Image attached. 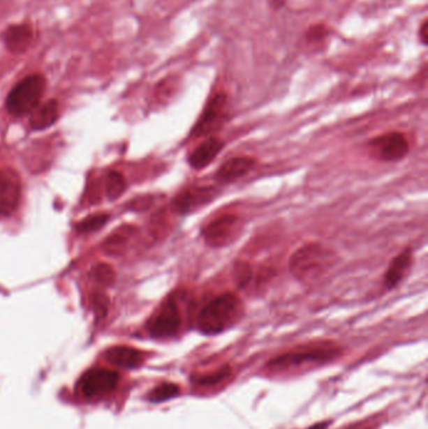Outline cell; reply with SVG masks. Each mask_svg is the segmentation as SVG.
Here are the masks:
<instances>
[{"instance_id": "3", "label": "cell", "mask_w": 428, "mask_h": 429, "mask_svg": "<svg viewBox=\"0 0 428 429\" xmlns=\"http://www.w3.org/2000/svg\"><path fill=\"white\" fill-rule=\"evenodd\" d=\"M43 75H33L19 82L6 97V110L15 117H23L33 112L43 97L45 91Z\"/></svg>"}, {"instance_id": "13", "label": "cell", "mask_w": 428, "mask_h": 429, "mask_svg": "<svg viewBox=\"0 0 428 429\" xmlns=\"http://www.w3.org/2000/svg\"><path fill=\"white\" fill-rule=\"evenodd\" d=\"M225 142L221 138L215 136H209L205 141L200 143L193 149V152L189 156V165L193 170L201 171L204 168L210 166L212 162L216 160L217 156L221 153Z\"/></svg>"}, {"instance_id": "6", "label": "cell", "mask_w": 428, "mask_h": 429, "mask_svg": "<svg viewBox=\"0 0 428 429\" xmlns=\"http://www.w3.org/2000/svg\"><path fill=\"white\" fill-rule=\"evenodd\" d=\"M219 193H220V190L217 186L195 185V186L186 187L175 196L171 202V210L179 216L191 215L193 212L199 211L205 206L212 204V201L219 196Z\"/></svg>"}, {"instance_id": "16", "label": "cell", "mask_w": 428, "mask_h": 429, "mask_svg": "<svg viewBox=\"0 0 428 429\" xmlns=\"http://www.w3.org/2000/svg\"><path fill=\"white\" fill-rule=\"evenodd\" d=\"M106 358L112 364L128 369L140 367L143 361L142 353L130 347H113L108 349Z\"/></svg>"}, {"instance_id": "2", "label": "cell", "mask_w": 428, "mask_h": 429, "mask_svg": "<svg viewBox=\"0 0 428 429\" xmlns=\"http://www.w3.org/2000/svg\"><path fill=\"white\" fill-rule=\"evenodd\" d=\"M337 262V254L320 243H305L289 260L290 274L302 283H311L327 274Z\"/></svg>"}, {"instance_id": "19", "label": "cell", "mask_w": 428, "mask_h": 429, "mask_svg": "<svg viewBox=\"0 0 428 429\" xmlns=\"http://www.w3.org/2000/svg\"><path fill=\"white\" fill-rule=\"evenodd\" d=\"M179 393H180L179 386H176L174 383H165V384L157 386L152 392L149 393L147 398L152 403H161V402H165V400H168V399L179 396Z\"/></svg>"}, {"instance_id": "1", "label": "cell", "mask_w": 428, "mask_h": 429, "mask_svg": "<svg viewBox=\"0 0 428 429\" xmlns=\"http://www.w3.org/2000/svg\"><path fill=\"white\" fill-rule=\"evenodd\" d=\"M244 315L242 299L234 292H223L209 300L196 315V328L204 336L223 333Z\"/></svg>"}, {"instance_id": "18", "label": "cell", "mask_w": 428, "mask_h": 429, "mask_svg": "<svg viewBox=\"0 0 428 429\" xmlns=\"http://www.w3.org/2000/svg\"><path fill=\"white\" fill-rule=\"evenodd\" d=\"M126 188V181L122 174L117 171L108 172L105 180V190L107 197L110 200H117Z\"/></svg>"}, {"instance_id": "12", "label": "cell", "mask_w": 428, "mask_h": 429, "mask_svg": "<svg viewBox=\"0 0 428 429\" xmlns=\"http://www.w3.org/2000/svg\"><path fill=\"white\" fill-rule=\"evenodd\" d=\"M256 166V160L249 156H237L223 162L215 174L219 183L230 185L246 177Z\"/></svg>"}, {"instance_id": "11", "label": "cell", "mask_w": 428, "mask_h": 429, "mask_svg": "<svg viewBox=\"0 0 428 429\" xmlns=\"http://www.w3.org/2000/svg\"><path fill=\"white\" fill-rule=\"evenodd\" d=\"M338 353H339L338 349L329 348V347L309 348L304 352H293V353H288V354L280 355L269 363V367H297V366L309 363V361H330V359L337 356Z\"/></svg>"}, {"instance_id": "9", "label": "cell", "mask_w": 428, "mask_h": 429, "mask_svg": "<svg viewBox=\"0 0 428 429\" xmlns=\"http://www.w3.org/2000/svg\"><path fill=\"white\" fill-rule=\"evenodd\" d=\"M20 193L19 174L12 168H0V218H8L17 210Z\"/></svg>"}, {"instance_id": "17", "label": "cell", "mask_w": 428, "mask_h": 429, "mask_svg": "<svg viewBox=\"0 0 428 429\" xmlns=\"http://www.w3.org/2000/svg\"><path fill=\"white\" fill-rule=\"evenodd\" d=\"M31 119V127L33 130H45L53 125L58 119V103L57 100H50L38 106L33 111Z\"/></svg>"}, {"instance_id": "22", "label": "cell", "mask_w": 428, "mask_h": 429, "mask_svg": "<svg viewBox=\"0 0 428 429\" xmlns=\"http://www.w3.org/2000/svg\"><path fill=\"white\" fill-rule=\"evenodd\" d=\"M94 278L102 285H111L115 280V274L107 264H97L94 269Z\"/></svg>"}, {"instance_id": "20", "label": "cell", "mask_w": 428, "mask_h": 429, "mask_svg": "<svg viewBox=\"0 0 428 429\" xmlns=\"http://www.w3.org/2000/svg\"><path fill=\"white\" fill-rule=\"evenodd\" d=\"M230 373H231V370H230L229 366H225V367L220 368L215 373L200 375L195 382L200 386H214V384H217V383L223 382V379H226Z\"/></svg>"}, {"instance_id": "10", "label": "cell", "mask_w": 428, "mask_h": 429, "mask_svg": "<svg viewBox=\"0 0 428 429\" xmlns=\"http://www.w3.org/2000/svg\"><path fill=\"white\" fill-rule=\"evenodd\" d=\"M119 375L108 369H91L83 374L80 382L81 392L87 397H97L113 391L117 386Z\"/></svg>"}, {"instance_id": "8", "label": "cell", "mask_w": 428, "mask_h": 429, "mask_svg": "<svg viewBox=\"0 0 428 429\" xmlns=\"http://www.w3.org/2000/svg\"><path fill=\"white\" fill-rule=\"evenodd\" d=\"M369 147L374 155L383 162L402 161L410 152L408 138L402 132H390L382 136L373 138Z\"/></svg>"}, {"instance_id": "25", "label": "cell", "mask_w": 428, "mask_h": 429, "mask_svg": "<svg viewBox=\"0 0 428 429\" xmlns=\"http://www.w3.org/2000/svg\"><path fill=\"white\" fill-rule=\"evenodd\" d=\"M420 37H421V42H422L423 44L428 43V20H425L422 25H421Z\"/></svg>"}, {"instance_id": "23", "label": "cell", "mask_w": 428, "mask_h": 429, "mask_svg": "<svg viewBox=\"0 0 428 429\" xmlns=\"http://www.w3.org/2000/svg\"><path fill=\"white\" fill-rule=\"evenodd\" d=\"M107 220H108V216L106 215H98V216L86 218L84 221L78 224V230L83 231V232L98 230L106 224Z\"/></svg>"}, {"instance_id": "14", "label": "cell", "mask_w": 428, "mask_h": 429, "mask_svg": "<svg viewBox=\"0 0 428 429\" xmlns=\"http://www.w3.org/2000/svg\"><path fill=\"white\" fill-rule=\"evenodd\" d=\"M412 265H413V250L412 248H406L392 260L390 266L385 270L383 276V285L385 289L392 290L397 287L410 273Z\"/></svg>"}, {"instance_id": "24", "label": "cell", "mask_w": 428, "mask_h": 429, "mask_svg": "<svg viewBox=\"0 0 428 429\" xmlns=\"http://www.w3.org/2000/svg\"><path fill=\"white\" fill-rule=\"evenodd\" d=\"M94 308L98 317H105L108 310V299L103 294H97L94 298Z\"/></svg>"}, {"instance_id": "21", "label": "cell", "mask_w": 428, "mask_h": 429, "mask_svg": "<svg viewBox=\"0 0 428 429\" xmlns=\"http://www.w3.org/2000/svg\"><path fill=\"white\" fill-rule=\"evenodd\" d=\"M234 279L239 287H246L253 279V270L246 262H237L234 266Z\"/></svg>"}, {"instance_id": "5", "label": "cell", "mask_w": 428, "mask_h": 429, "mask_svg": "<svg viewBox=\"0 0 428 429\" xmlns=\"http://www.w3.org/2000/svg\"><path fill=\"white\" fill-rule=\"evenodd\" d=\"M245 227L244 218L236 213H223L201 229V237L212 249H223L242 236Z\"/></svg>"}, {"instance_id": "7", "label": "cell", "mask_w": 428, "mask_h": 429, "mask_svg": "<svg viewBox=\"0 0 428 429\" xmlns=\"http://www.w3.org/2000/svg\"><path fill=\"white\" fill-rule=\"evenodd\" d=\"M228 114H229L228 97L226 94L217 93L209 100L205 110L202 111L198 122L193 126L191 137L207 136L212 132L217 131L219 128L223 127L228 119Z\"/></svg>"}, {"instance_id": "15", "label": "cell", "mask_w": 428, "mask_h": 429, "mask_svg": "<svg viewBox=\"0 0 428 429\" xmlns=\"http://www.w3.org/2000/svg\"><path fill=\"white\" fill-rule=\"evenodd\" d=\"M33 28L28 24L12 25L4 33V43L12 53H23L31 47Z\"/></svg>"}, {"instance_id": "4", "label": "cell", "mask_w": 428, "mask_h": 429, "mask_svg": "<svg viewBox=\"0 0 428 429\" xmlns=\"http://www.w3.org/2000/svg\"><path fill=\"white\" fill-rule=\"evenodd\" d=\"M187 292L176 290L170 294L162 303L155 317L149 320L147 329L154 338L163 339L176 336L182 325V308L181 304L186 299Z\"/></svg>"}]
</instances>
